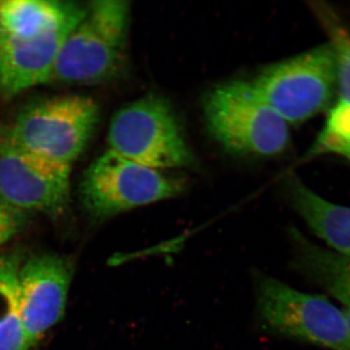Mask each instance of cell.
<instances>
[{
  "label": "cell",
  "mask_w": 350,
  "mask_h": 350,
  "mask_svg": "<svg viewBox=\"0 0 350 350\" xmlns=\"http://www.w3.org/2000/svg\"><path fill=\"white\" fill-rule=\"evenodd\" d=\"M130 2L96 0L62 44L50 82L100 84L123 73L128 57Z\"/></svg>",
  "instance_id": "6da1fadb"
},
{
  "label": "cell",
  "mask_w": 350,
  "mask_h": 350,
  "mask_svg": "<svg viewBox=\"0 0 350 350\" xmlns=\"http://www.w3.org/2000/svg\"><path fill=\"white\" fill-rule=\"evenodd\" d=\"M252 282L255 319L262 333L324 349L350 350L347 314L328 297L300 291L259 271Z\"/></svg>",
  "instance_id": "7a4b0ae2"
},
{
  "label": "cell",
  "mask_w": 350,
  "mask_h": 350,
  "mask_svg": "<svg viewBox=\"0 0 350 350\" xmlns=\"http://www.w3.org/2000/svg\"><path fill=\"white\" fill-rule=\"evenodd\" d=\"M204 113L211 135L231 153L273 157L289 146V124L250 81L232 80L213 88L204 96Z\"/></svg>",
  "instance_id": "3957f363"
},
{
  "label": "cell",
  "mask_w": 350,
  "mask_h": 350,
  "mask_svg": "<svg viewBox=\"0 0 350 350\" xmlns=\"http://www.w3.org/2000/svg\"><path fill=\"white\" fill-rule=\"evenodd\" d=\"M100 107L84 96H61L25 107L0 129V142L72 165L100 122Z\"/></svg>",
  "instance_id": "277c9868"
},
{
  "label": "cell",
  "mask_w": 350,
  "mask_h": 350,
  "mask_svg": "<svg viewBox=\"0 0 350 350\" xmlns=\"http://www.w3.org/2000/svg\"><path fill=\"white\" fill-rule=\"evenodd\" d=\"M108 142L119 155L150 169L167 172L196 165L174 108L158 94H147L115 113Z\"/></svg>",
  "instance_id": "5b68a950"
},
{
  "label": "cell",
  "mask_w": 350,
  "mask_h": 350,
  "mask_svg": "<svg viewBox=\"0 0 350 350\" xmlns=\"http://www.w3.org/2000/svg\"><path fill=\"white\" fill-rule=\"evenodd\" d=\"M290 125L329 109L337 94V64L330 43L269 64L250 81Z\"/></svg>",
  "instance_id": "8992f818"
},
{
  "label": "cell",
  "mask_w": 350,
  "mask_h": 350,
  "mask_svg": "<svg viewBox=\"0 0 350 350\" xmlns=\"http://www.w3.org/2000/svg\"><path fill=\"white\" fill-rule=\"evenodd\" d=\"M182 177L144 167L108 149L85 170L80 196L88 213L103 221L137 207L178 197Z\"/></svg>",
  "instance_id": "52a82bcc"
},
{
  "label": "cell",
  "mask_w": 350,
  "mask_h": 350,
  "mask_svg": "<svg viewBox=\"0 0 350 350\" xmlns=\"http://www.w3.org/2000/svg\"><path fill=\"white\" fill-rule=\"evenodd\" d=\"M71 165L0 142V197L23 213H63L70 196Z\"/></svg>",
  "instance_id": "ba28073f"
},
{
  "label": "cell",
  "mask_w": 350,
  "mask_h": 350,
  "mask_svg": "<svg viewBox=\"0 0 350 350\" xmlns=\"http://www.w3.org/2000/svg\"><path fill=\"white\" fill-rule=\"evenodd\" d=\"M71 275L70 262L55 254L31 257L21 264L20 315L31 347L64 317Z\"/></svg>",
  "instance_id": "9c48e42d"
},
{
  "label": "cell",
  "mask_w": 350,
  "mask_h": 350,
  "mask_svg": "<svg viewBox=\"0 0 350 350\" xmlns=\"http://www.w3.org/2000/svg\"><path fill=\"white\" fill-rule=\"evenodd\" d=\"M75 25L47 32L0 31V96L50 82L57 53Z\"/></svg>",
  "instance_id": "30bf717a"
},
{
  "label": "cell",
  "mask_w": 350,
  "mask_h": 350,
  "mask_svg": "<svg viewBox=\"0 0 350 350\" xmlns=\"http://www.w3.org/2000/svg\"><path fill=\"white\" fill-rule=\"evenodd\" d=\"M283 189L287 202L312 234L329 250L350 258V207L324 199L294 174L285 178Z\"/></svg>",
  "instance_id": "8fae6325"
},
{
  "label": "cell",
  "mask_w": 350,
  "mask_h": 350,
  "mask_svg": "<svg viewBox=\"0 0 350 350\" xmlns=\"http://www.w3.org/2000/svg\"><path fill=\"white\" fill-rule=\"evenodd\" d=\"M287 234L291 269L350 310V258L314 243L296 228Z\"/></svg>",
  "instance_id": "7c38bea8"
},
{
  "label": "cell",
  "mask_w": 350,
  "mask_h": 350,
  "mask_svg": "<svg viewBox=\"0 0 350 350\" xmlns=\"http://www.w3.org/2000/svg\"><path fill=\"white\" fill-rule=\"evenodd\" d=\"M18 254L0 255V350H29L19 308Z\"/></svg>",
  "instance_id": "4fadbf2b"
},
{
  "label": "cell",
  "mask_w": 350,
  "mask_h": 350,
  "mask_svg": "<svg viewBox=\"0 0 350 350\" xmlns=\"http://www.w3.org/2000/svg\"><path fill=\"white\" fill-rule=\"evenodd\" d=\"M310 5L335 53L337 101L350 105V31L335 9L326 2H310Z\"/></svg>",
  "instance_id": "5bb4252c"
},
{
  "label": "cell",
  "mask_w": 350,
  "mask_h": 350,
  "mask_svg": "<svg viewBox=\"0 0 350 350\" xmlns=\"http://www.w3.org/2000/svg\"><path fill=\"white\" fill-rule=\"evenodd\" d=\"M324 155L340 156L350 162V105L340 101L332 105L325 124L306 158Z\"/></svg>",
  "instance_id": "9a60e30c"
},
{
  "label": "cell",
  "mask_w": 350,
  "mask_h": 350,
  "mask_svg": "<svg viewBox=\"0 0 350 350\" xmlns=\"http://www.w3.org/2000/svg\"><path fill=\"white\" fill-rule=\"evenodd\" d=\"M27 214L11 206L0 197V246L13 239L23 229Z\"/></svg>",
  "instance_id": "2e32d148"
},
{
  "label": "cell",
  "mask_w": 350,
  "mask_h": 350,
  "mask_svg": "<svg viewBox=\"0 0 350 350\" xmlns=\"http://www.w3.org/2000/svg\"><path fill=\"white\" fill-rule=\"evenodd\" d=\"M345 314H347V322H349V330H350V310H345L344 308Z\"/></svg>",
  "instance_id": "e0dca14e"
}]
</instances>
